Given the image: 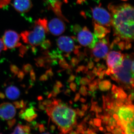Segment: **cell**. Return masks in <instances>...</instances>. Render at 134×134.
Wrapping results in <instances>:
<instances>
[{
    "instance_id": "obj_1",
    "label": "cell",
    "mask_w": 134,
    "mask_h": 134,
    "mask_svg": "<svg viewBox=\"0 0 134 134\" xmlns=\"http://www.w3.org/2000/svg\"><path fill=\"white\" fill-rule=\"evenodd\" d=\"M108 8L111 15V26L115 37L110 49L116 46L122 50L130 49L134 40L133 7L128 3H110Z\"/></svg>"
},
{
    "instance_id": "obj_2",
    "label": "cell",
    "mask_w": 134,
    "mask_h": 134,
    "mask_svg": "<svg viewBox=\"0 0 134 134\" xmlns=\"http://www.w3.org/2000/svg\"><path fill=\"white\" fill-rule=\"evenodd\" d=\"M46 105L47 114L62 133H69L77 126L75 110L62 103L60 100L53 99L50 104Z\"/></svg>"
},
{
    "instance_id": "obj_3",
    "label": "cell",
    "mask_w": 134,
    "mask_h": 134,
    "mask_svg": "<svg viewBox=\"0 0 134 134\" xmlns=\"http://www.w3.org/2000/svg\"><path fill=\"white\" fill-rule=\"evenodd\" d=\"M47 25L45 18L36 20L32 30L25 31L21 33L23 41L32 47L40 46L43 49H48L51 46V43L46 40L48 32Z\"/></svg>"
},
{
    "instance_id": "obj_4",
    "label": "cell",
    "mask_w": 134,
    "mask_h": 134,
    "mask_svg": "<svg viewBox=\"0 0 134 134\" xmlns=\"http://www.w3.org/2000/svg\"><path fill=\"white\" fill-rule=\"evenodd\" d=\"M133 54H124V59L121 66L115 68L113 70L114 74L118 77L119 83L120 82L129 84L130 80L134 77V72L131 69Z\"/></svg>"
},
{
    "instance_id": "obj_5",
    "label": "cell",
    "mask_w": 134,
    "mask_h": 134,
    "mask_svg": "<svg viewBox=\"0 0 134 134\" xmlns=\"http://www.w3.org/2000/svg\"><path fill=\"white\" fill-rule=\"evenodd\" d=\"M75 32L77 34L76 40L81 45L88 47L90 49H92L95 46L98 39L86 26L81 28L79 25L74 26Z\"/></svg>"
},
{
    "instance_id": "obj_6",
    "label": "cell",
    "mask_w": 134,
    "mask_h": 134,
    "mask_svg": "<svg viewBox=\"0 0 134 134\" xmlns=\"http://www.w3.org/2000/svg\"><path fill=\"white\" fill-rule=\"evenodd\" d=\"M93 22L106 27L111 26V14L106 9L99 5L91 8Z\"/></svg>"
},
{
    "instance_id": "obj_7",
    "label": "cell",
    "mask_w": 134,
    "mask_h": 134,
    "mask_svg": "<svg viewBox=\"0 0 134 134\" xmlns=\"http://www.w3.org/2000/svg\"><path fill=\"white\" fill-rule=\"evenodd\" d=\"M110 49V44L108 37L98 40L94 47L91 50V59H93L94 57L105 60Z\"/></svg>"
},
{
    "instance_id": "obj_8",
    "label": "cell",
    "mask_w": 134,
    "mask_h": 134,
    "mask_svg": "<svg viewBox=\"0 0 134 134\" xmlns=\"http://www.w3.org/2000/svg\"><path fill=\"white\" fill-rule=\"evenodd\" d=\"M76 40L75 37L60 36L57 40V46L62 52L70 54L75 49L81 47L80 46L75 44Z\"/></svg>"
},
{
    "instance_id": "obj_9",
    "label": "cell",
    "mask_w": 134,
    "mask_h": 134,
    "mask_svg": "<svg viewBox=\"0 0 134 134\" xmlns=\"http://www.w3.org/2000/svg\"><path fill=\"white\" fill-rule=\"evenodd\" d=\"M20 38V36L16 32L11 30L5 31L2 38L5 47L4 51L21 46Z\"/></svg>"
},
{
    "instance_id": "obj_10",
    "label": "cell",
    "mask_w": 134,
    "mask_h": 134,
    "mask_svg": "<svg viewBox=\"0 0 134 134\" xmlns=\"http://www.w3.org/2000/svg\"><path fill=\"white\" fill-rule=\"evenodd\" d=\"M115 113L117 114L119 119L125 123L134 122V106L133 104L123 105L119 107Z\"/></svg>"
},
{
    "instance_id": "obj_11",
    "label": "cell",
    "mask_w": 134,
    "mask_h": 134,
    "mask_svg": "<svg viewBox=\"0 0 134 134\" xmlns=\"http://www.w3.org/2000/svg\"><path fill=\"white\" fill-rule=\"evenodd\" d=\"M107 64L111 69L121 66L124 59V54L120 51H111L106 57Z\"/></svg>"
},
{
    "instance_id": "obj_12",
    "label": "cell",
    "mask_w": 134,
    "mask_h": 134,
    "mask_svg": "<svg viewBox=\"0 0 134 134\" xmlns=\"http://www.w3.org/2000/svg\"><path fill=\"white\" fill-rule=\"evenodd\" d=\"M48 31L54 36H59L65 32L66 26L63 20L59 18L52 19L48 23Z\"/></svg>"
},
{
    "instance_id": "obj_13",
    "label": "cell",
    "mask_w": 134,
    "mask_h": 134,
    "mask_svg": "<svg viewBox=\"0 0 134 134\" xmlns=\"http://www.w3.org/2000/svg\"><path fill=\"white\" fill-rule=\"evenodd\" d=\"M16 113L15 108L11 103H4L0 105V118L2 119H12Z\"/></svg>"
},
{
    "instance_id": "obj_14",
    "label": "cell",
    "mask_w": 134,
    "mask_h": 134,
    "mask_svg": "<svg viewBox=\"0 0 134 134\" xmlns=\"http://www.w3.org/2000/svg\"><path fill=\"white\" fill-rule=\"evenodd\" d=\"M48 7L54 12L59 18L63 21L68 22V19L63 15L61 7L62 2L61 0H45Z\"/></svg>"
},
{
    "instance_id": "obj_15",
    "label": "cell",
    "mask_w": 134,
    "mask_h": 134,
    "mask_svg": "<svg viewBox=\"0 0 134 134\" xmlns=\"http://www.w3.org/2000/svg\"><path fill=\"white\" fill-rule=\"evenodd\" d=\"M13 6L17 12L26 13L31 9L32 4L31 0H15Z\"/></svg>"
},
{
    "instance_id": "obj_16",
    "label": "cell",
    "mask_w": 134,
    "mask_h": 134,
    "mask_svg": "<svg viewBox=\"0 0 134 134\" xmlns=\"http://www.w3.org/2000/svg\"><path fill=\"white\" fill-rule=\"evenodd\" d=\"M94 34L98 39L104 38L110 32V28L93 22Z\"/></svg>"
},
{
    "instance_id": "obj_17",
    "label": "cell",
    "mask_w": 134,
    "mask_h": 134,
    "mask_svg": "<svg viewBox=\"0 0 134 134\" xmlns=\"http://www.w3.org/2000/svg\"><path fill=\"white\" fill-rule=\"evenodd\" d=\"M20 115L22 118L29 122L32 121L37 117L36 111L32 107L27 108L25 110H22L20 113Z\"/></svg>"
},
{
    "instance_id": "obj_18",
    "label": "cell",
    "mask_w": 134,
    "mask_h": 134,
    "mask_svg": "<svg viewBox=\"0 0 134 134\" xmlns=\"http://www.w3.org/2000/svg\"><path fill=\"white\" fill-rule=\"evenodd\" d=\"M6 96L9 99L15 100L19 97L20 91L19 89L15 86H9L6 90Z\"/></svg>"
},
{
    "instance_id": "obj_19",
    "label": "cell",
    "mask_w": 134,
    "mask_h": 134,
    "mask_svg": "<svg viewBox=\"0 0 134 134\" xmlns=\"http://www.w3.org/2000/svg\"><path fill=\"white\" fill-rule=\"evenodd\" d=\"M30 132V128L28 126L18 125L14 130L12 134H29Z\"/></svg>"
},
{
    "instance_id": "obj_20",
    "label": "cell",
    "mask_w": 134,
    "mask_h": 134,
    "mask_svg": "<svg viewBox=\"0 0 134 134\" xmlns=\"http://www.w3.org/2000/svg\"><path fill=\"white\" fill-rule=\"evenodd\" d=\"M99 88L102 91H106L109 90L111 88V84L108 80L101 81L99 83Z\"/></svg>"
},
{
    "instance_id": "obj_21",
    "label": "cell",
    "mask_w": 134,
    "mask_h": 134,
    "mask_svg": "<svg viewBox=\"0 0 134 134\" xmlns=\"http://www.w3.org/2000/svg\"><path fill=\"white\" fill-rule=\"evenodd\" d=\"M118 98L119 99H124L127 98V94L123 90L121 87H119V91H118Z\"/></svg>"
},
{
    "instance_id": "obj_22",
    "label": "cell",
    "mask_w": 134,
    "mask_h": 134,
    "mask_svg": "<svg viewBox=\"0 0 134 134\" xmlns=\"http://www.w3.org/2000/svg\"><path fill=\"white\" fill-rule=\"evenodd\" d=\"M59 64L60 66L64 69H67L69 66V65L68 64L66 60L64 58L63 59H60L59 61Z\"/></svg>"
},
{
    "instance_id": "obj_23",
    "label": "cell",
    "mask_w": 134,
    "mask_h": 134,
    "mask_svg": "<svg viewBox=\"0 0 134 134\" xmlns=\"http://www.w3.org/2000/svg\"><path fill=\"white\" fill-rule=\"evenodd\" d=\"M108 125L109 126H113L114 127V128L117 126V121L113 117H110L108 120Z\"/></svg>"
},
{
    "instance_id": "obj_24",
    "label": "cell",
    "mask_w": 134,
    "mask_h": 134,
    "mask_svg": "<svg viewBox=\"0 0 134 134\" xmlns=\"http://www.w3.org/2000/svg\"><path fill=\"white\" fill-rule=\"evenodd\" d=\"M91 81L90 79H88L87 77H83L81 78L80 81V84L81 85H88L90 83H91Z\"/></svg>"
},
{
    "instance_id": "obj_25",
    "label": "cell",
    "mask_w": 134,
    "mask_h": 134,
    "mask_svg": "<svg viewBox=\"0 0 134 134\" xmlns=\"http://www.w3.org/2000/svg\"><path fill=\"white\" fill-rule=\"evenodd\" d=\"M87 90H88V88L86 87L85 86H83V85H82L81 87L80 88V90H79V93L81 94L82 96H86L88 94Z\"/></svg>"
},
{
    "instance_id": "obj_26",
    "label": "cell",
    "mask_w": 134,
    "mask_h": 134,
    "mask_svg": "<svg viewBox=\"0 0 134 134\" xmlns=\"http://www.w3.org/2000/svg\"><path fill=\"white\" fill-rule=\"evenodd\" d=\"M88 90L92 92L96 91L99 88L98 85H95L92 83H90L88 84Z\"/></svg>"
},
{
    "instance_id": "obj_27",
    "label": "cell",
    "mask_w": 134,
    "mask_h": 134,
    "mask_svg": "<svg viewBox=\"0 0 134 134\" xmlns=\"http://www.w3.org/2000/svg\"><path fill=\"white\" fill-rule=\"evenodd\" d=\"M80 62L78 59L76 58H73L71 60V66L74 68L77 66Z\"/></svg>"
},
{
    "instance_id": "obj_28",
    "label": "cell",
    "mask_w": 134,
    "mask_h": 134,
    "mask_svg": "<svg viewBox=\"0 0 134 134\" xmlns=\"http://www.w3.org/2000/svg\"><path fill=\"white\" fill-rule=\"evenodd\" d=\"M11 0H0V8L6 7L10 3Z\"/></svg>"
},
{
    "instance_id": "obj_29",
    "label": "cell",
    "mask_w": 134,
    "mask_h": 134,
    "mask_svg": "<svg viewBox=\"0 0 134 134\" xmlns=\"http://www.w3.org/2000/svg\"><path fill=\"white\" fill-rule=\"evenodd\" d=\"M111 133L113 134H125V132L122 130L120 127L115 128L111 131Z\"/></svg>"
},
{
    "instance_id": "obj_30",
    "label": "cell",
    "mask_w": 134,
    "mask_h": 134,
    "mask_svg": "<svg viewBox=\"0 0 134 134\" xmlns=\"http://www.w3.org/2000/svg\"><path fill=\"white\" fill-rule=\"evenodd\" d=\"M86 74H87V78L90 79L91 81L95 78L96 76V75L93 74V73L91 71H88Z\"/></svg>"
},
{
    "instance_id": "obj_31",
    "label": "cell",
    "mask_w": 134,
    "mask_h": 134,
    "mask_svg": "<svg viewBox=\"0 0 134 134\" xmlns=\"http://www.w3.org/2000/svg\"><path fill=\"white\" fill-rule=\"evenodd\" d=\"M93 123L96 126L99 127L101 125L102 121L99 118H96L93 120Z\"/></svg>"
},
{
    "instance_id": "obj_32",
    "label": "cell",
    "mask_w": 134,
    "mask_h": 134,
    "mask_svg": "<svg viewBox=\"0 0 134 134\" xmlns=\"http://www.w3.org/2000/svg\"><path fill=\"white\" fill-rule=\"evenodd\" d=\"M110 117V115L109 114H106L104 115V117L103 119V122L104 125H108V120Z\"/></svg>"
},
{
    "instance_id": "obj_33",
    "label": "cell",
    "mask_w": 134,
    "mask_h": 134,
    "mask_svg": "<svg viewBox=\"0 0 134 134\" xmlns=\"http://www.w3.org/2000/svg\"><path fill=\"white\" fill-rule=\"evenodd\" d=\"M75 111L77 115H78V116L81 117V118H82V117L84 116L85 112H84L82 111V110H80L79 109L77 108V109H76V110H75Z\"/></svg>"
},
{
    "instance_id": "obj_34",
    "label": "cell",
    "mask_w": 134,
    "mask_h": 134,
    "mask_svg": "<svg viewBox=\"0 0 134 134\" xmlns=\"http://www.w3.org/2000/svg\"><path fill=\"white\" fill-rule=\"evenodd\" d=\"M85 56V54L82 52H79L77 54V59L79 60V61H81L84 59Z\"/></svg>"
},
{
    "instance_id": "obj_35",
    "label": "cell",
    "mask_w": 134,
    "mask_h": 134,
    "mask_svg": "<svg viewBox=\"0 0 134 134\" xmlns=\"http://www.w3.org/2000/svg\"><path fill=\"white\" fill-rule=\"evenodd\" d=\"M90 104H89V103L86 105L82 104L81 105L82 111L85 112L90 108Z\"/></svg>"
},
{
    "instance_id": "obj_36",
    "label": "cell",
    "mask_w": 134,
    "mask_h": 134,
    "mask_svg": "<svg viewBox=\"0 0 134 134\" xmlns=\"http://www.w3.org/2000/svg\"><path fill=\"white\" fill-rule=\"evenodd\" d=\"M15 105L17 108H20L21 107H24V102L23 101L21 102H16L14 103Z\"/></svg>"
},
{
    "instance_id": "obj_37",
    "label": "cell",
    "mask_w": 134,
    "mask_h": 134,
    "mask_svg": "<svg viewBox=\"0 0 134 134\" xmlns=\"http://www.w3.org/2000/svg\"><path fill=\"white\" fill-rule=\"evenodd\" d=\"M70 88L72 91L75 92L77 90L76 85L75 83H71L70 84Z\"/></svg>"
},
{
    "instance_id": "obj_38",
    "label": "cell",
    "mask_w": 134,
    "mask_h": 134,
    "mask_svg": "<svg viewBox=\"0 0 134 134\" xmlns=\"http://www.w3.org/2000/svg\"><path fill=\"white\" fill-rule=\"evenodd\" d=\"M85 66H83V65H81V66H79L77 67V69L76 70V74H77V73H80V72H83L84 69L85 68Z\"/></svg>"
},
{
    "instance_id": "obj_39",
    "label": "cell",
    "mask_w": 134,
    "mask_h": 134,
    "mask_svg": "<svg viewBox=\"0 0 134 134\" xmlns=\"http://www.w3.org/2000/svg\"><path fill=\"white\" fill-rule=\"evenodd\" d=\"M76 132L77 134H84V132L85 130L83 129L82 127L79 126H77Z\"/></svg>"
},
{
    "instance_id": "obj_40",
    "label": "cell",
    "mask_w": 134,
    "mask_h": 134,
    "mask_svg": "<svg viewBox=\"0 0 134 134\" xmlns=\"http://www.w3.org/2000/svg\"><path fill=\"white\" fill-rule=\"evenodd\" d=\"M5 50V47L2 39H0V54L2 50Z\"/></svg>"
},
{
    "instance_id": "obj_41",
    "label": "cell",
    "mask_w": 134,
    "mask_h": 134,
    "mask_svg": "<svg viewBox=\"0 0 134 134\" xmlns=\"http://www.w3.org/2000/svg\"><path fill=\"white\" fill-rule=\"evenodd\" d=\"M94 63H93V62L92 61L91 59V60H90V62H89L88 63L87 67H88V69H91L93 68V67H94Z\"/></svg>"
},
{
    "instance_id": "obj_42",
    "label": "cell",
    "mask_w": 134,
    "mask_h": 134,
    "mask_svg": "<svg viewBox=\"0 0 134 134\" xmlns=\"http://www.w3.org/2000/svg\"><path fill=\"white\" fill-rule=\"evenodd\" d=\"M102 111V108L100 107H99V106L96 105L95 106V112H96V113H101Z\"/></svg>"
},
{
    "instance_id": "obj_43",
    "label": "cell",
    "mask_w": 134,
    "mask_h": 134,
    "mask_svg": "<svg viewBox=\"0 0 134 134\" xmlns=\"http://www.w3.org/2000/svg\"><path fill=\"white\" fill-rule=\"evenodd\" d=\"M105 70H102L99 73V74L98 76H99V79L101 80L103 79L104 78V75L105 74Z\"/></svg>"
},
{
    "instance_id": "obj_44",
    "label": "cell",
    "mask_w": 134,
    "mask_h": 134,
    "mask_svg": "<svg viewBox=\"0 0 134 134\" xmlns=\"http://www.w3.org/2000/svg\"><path fill=\"white\" fill-rule=\"evenodd\" d=\"M75 79V76L74 75H71L68 80V82L69 83L72 82L74 81Z\"/></svg>"
},
{
    "instance_id": "obj_45",
    "label": "cell",
    "mask_w": 134,
    "mask_h": 134,
    "mask_svg": "<svg viewBox=\"0 0 134 134\" xmlns=\"http://www.w3.org/2000/svg\"><path fill=\"white\" fill-rule=\"evenodd\" d=\"M73 68L71 66V65H69V66L67 69L66 73L68 75H72L73 72H72V69Z\"/></svg>"
},
{
    "instance_id": "obj_46",
    "label": "cell",
    "mask_w": 134,
    "mask_h": 134,
    "mask_svg": "<svg viewBox=\"0 0 134 134\" xmlns=\"http://www.w3.org/2000/svg\"><path fill=\"white\" fill-rule=\"evenodd\" d=\"M80 97H81V96H80V93H77L76 94L75 96L74 99V101L75 102H76L77 101H78L80 98Z\"/></svg>"
},
{
    "instance_id": "obj_47",
    "label": "cell",
    "mask_w": 134,
    "mask_h": 134,
    "mask_svg": "<svg viewBox=\"0 0 134 134\" xmlns=\"http://www.w3.org/2000/svg\"><path fill=\"white\" fill-rule=\"evenodd\" d=\"M134 93L133 92H132L129 95L128 97V99L130 101H133L134 100Z\"/></svg>"
},
{
    "instance_id": "obj_48",
    "label": "cell",
    "mask_w": 134,
    "mask_h": 134,
    "mask_svg": "<svg viewBox=\"0 0 134 134\" xmlns=\"http://www.w3.org/2000/svg\"><path fill=\"white\" fill-rule=\"evenodd\" d=\"M71 90L69 89H67L65 92V95L68 96H70V94H71Z\"/></svg>"
},
{
    "instance_id": "obj_49",
    "label": "cell",
    "mask_w": 134,
    "mask_h": 134,
    "mask_svg": "<svg viewBox=\"0 0 134 134\" xmlns=\"http://www.w3.org/2000/svg\"><path fill=\"white\" fill-rule=\"evenodd\" d=\"M100 81V79H96L92 81V83L94 84L95 85H98Z\"/></svg>"
},
{
    "instance_id": "obj_50",
    "label": "cell",
    "mask_w": 134,
    "mask_h": 134,
    "mask_svg": "<svg viewBox=\"0 0 134 134\" xmlns=\"http://www.w3.org/2000/svg\"><path fill=\"white\" fill-rule=\"evenodd\" d=\"M81 79V77L80 76L77 77L76 78V82L77 84V85H80V81Z\"/></svg>"
},
{
    "instance_id": "obj_51",
    "label": "cell",
    "mask_w": 134,
    "mask_h": 134,
    "mask_svg": "<svg viewBox=\"0 0 134 134\" xmlns=\"http://www.w3.org/2000/svg\"><path fill=\"white\" fill-rule=\"evenodd\" d=\"M56 85L59 88H62L63 86V85L62 83L61 82H60L58 81H57L56 82Z\"/></svg>"
},
{
    "instance_id": "obj_52",
    "label": "cell",
    "mask_w": 134,
    "mask_h": 134,
    "mask_svg": "<svg viewBox=\"0 0 134 134\" xmlns=\"http://www.w3.org/2000/svg\"><path fill=\"white\" fill-rule=\"evenodd\" d=\"M90 114H89L88 115H87L86 117H85L84 119L83 120V121H84L85 122H86L87 121H88V120L90 119V117H91Z\"/></svg>"
},
{
    "instance_id": "obj_53",
    "label": "cell",
    "mask_w": 134,
    "mask_h": 134,
    "mask_svg": "<svg viewBox=\"0 0 134 134\" xmlns=\"http://www.w3.org/2000/svg\"><path fill=\"white\" fill-rule=\"evenodd\" d=\"M105 74L108 75H110L111 74V69L108 68L107 70H105Z\"/></svg>"
},
{
    "instance_id": "obj_54",
    "label": "cell",
    "mask_w": 134,
    "mask_h": 134,
    "mask_svg": "<svg viewBox=\"0 0 134 134\" xmlns=\"http://www.w3.org/2000/svg\"><path fill=\"white\" fill-rule=\"evenodd\" d=\"M97 68L96 67H95L93 69V70L92 72L93 74H94L96 75V74H97Z\"/></svg>"
},
{
    "instance_id": "obj_55",
    "label": "cell",
    "mask_w": 134,
    "mask_h": 134,
    "mask_svg": "<svg viewBox=\"0 0 134 134\" xmlns=\"http://www.w3.org/2000/svg\"><path fill=\"white\" fill-rule=\"evenodd\" d=\"M86 0H77V2L79 4H81L85 2Z\"/></svg>"
},
{
    "instance_id": "obj_56",
    "label": "cell",
    "mask_w": 134,
    "mask_h": 134,
    "mask_svg": "<svg viewBox=\"0 0 134 134\" xmlns=\"http://www.w3.org/2000/svg\"><path fill=\"white\" fill-rule=\"evenodd\" d=\"M80 99V101H81V102L82 103H85L86 102V99H85L83 98H81L79 99Z\"/></svg>"
},
{
    "instance_id": "obj_57",
    "label": "cell",
    "mask_w": 134,
    "mask_h": 134,
    "mask_svg": "<svg viewBox=\"0 0 134 134\" xmlns=\"http://www.w3.org/2000/svg\"><path fill=\"white\" fill-rule=\"evenodd\" d=\"M106 130L108 132H111L112 130L110 128V127L109 126H106Z\"/></svg>"
},
{
    "instance_id": "obj_58",
    "label": "cell",
    "mask_w": 134,
    "mask_h": 134,
    "mask_svg": "<svg viewBox=\"0 0 134 134\" xmlns=\"http://www.w3.org/2000/svg\"><path fill=\"white\" fill-rule=\"evenodd\" d=\"M100 59L98 58H94L93 59L94 61L96 62H98L100 60Z\"/></svg>"
},
{
    "instance_id": "obj_59",
    "label": "cell",
    "mask_w": 134,
    "mask_h": 134,
    "mask_svg": "<svg viewBox=\"0 0 134 134\" xmlns=\"http://www.w3.org/2000/svg\"><path fill=\"white\" fill-rule=\"evenodd\" d=\"M69 133L70 134H77L76 132V131H73V130H72L70 132H69Z\"/></svg>"
},
{
    "instance_id": "obj_60",
    "label": "cell",
    "mask_w": 134,
    "mask_h": 134,
    "mask_svg": "<svg viewBox=\"0 0 134 134\" xmlns=\"http://www.w3.org/2000/svg\"><path fill=\"white\" fill-rule=\"evenodd\" d=\"M101 115L100 114H99V113H96V116L97 118H99L100 119Z\"/></svg>"
},
{
    "instance_id": "obj_61",
    "label": "cell",
    "mask_w": 134,
    "mask_h": 134,
    "mask_svg": "<svg viewBox=\"0 0 134 134\" xmlns=\"http://www.w3.org/2000/svg\"><path fill=\"white\" fill-rule=\"evenodd\" d=\"M104 128L102 127H99V130L100 131H101V132H103V130H104Z\"/></svg>"
},
{
    "instance_id": "obj_62",
    "label": "cell",
    "mask_w": 134,
    "mask_h": 134,
    "mask_svg": "<svg viewBox=\"0 0 134 134\" xmlns=\"http://www.w3.org/2000/svg\"><path fill=\"white\" fill-rule=\"evenodd\" d=\"M51 129L53 130H54L55 129V127L54 126H51Z\"/></svg>"
},
{
    "instance_id": "obj_63",
    "label": "cell",
    "mask_w": 134,
    "mask_h": 134,
    "mask_svg": "<svg viewBox=\"0 0 134 134\" xmlns=\"http://www.w3.org/2000/svg\"><path fill=\"white\" fill-rule=\"evenodd\" d=\"M69 103L70 104H72V101H71V100H70V101H69Z\"/></svg>"
},
{
    "instance_id": "obj_64",
    "label": "cell",
    "mask_w": 134,
    "mask_h": 134,
    "mask_svg": "<svg viewBox=\"0 0 134 134\" xmlns=\"http://www.w3.org/2000/svg\"><path fill=\"white\" fill-rule=\"evenodd\" d=\"M121 1H127V0H121Z\"/></svg>"
}]
</instances>
